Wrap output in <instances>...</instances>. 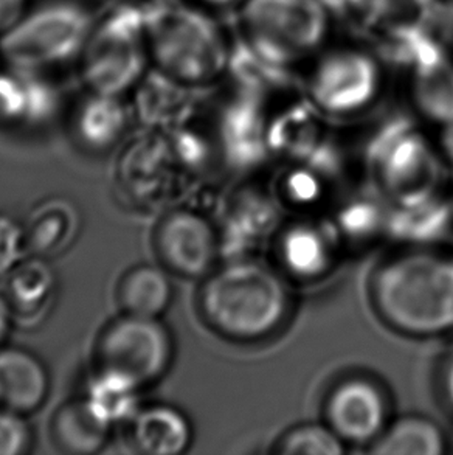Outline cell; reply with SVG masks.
<instances>
[{
    "instance_id": "cell-14",
    "label": "cell",
    "mask_w": 453,
    "mask_h": 455,
    "mask_svg": "<svg viewBox=\"0 0 453 455\" xmlns=\"http://www.w3.org/2000/svg\"><path fill=\"white\" fill-rule=\"evenodd\" d=\"M49 392V375L43 363L20 348L0 350V409L30 413Z\"/></svg>"
},
{
    "instance_id": "cell-31",
    "label": "cell",
    "mask_w": 453,
    "mask_h": 455,
    "mask_svg": "<svg viewBox=\"0 0 453 455\" xmlns=\"http://www.w3.org/2000/svg\"><path fill=\"white\" fill-rule=\"evenodd\" d=\"M30 6V0H0V36L12 30Z\"/></svg>"
},
{
    "instance_id": "cell-9",
    "label": "cell",
    "mask_w": 453,
    "mask_h": 455,
    "mask_svg": "<svg viewBox=\"0 0 453 455\" xmlns=\"http://www.w3.org/2000/svg\"><path fill=\"white\" fill-rule=\"evenodd\" d=\"M380 84L382 74L373 56L361 50H334L309 75L307 95L319 111L349 116L371 105Z\"/></svg>"
},
{
    "instance_id": "cell-36",
    "label": "cell",
    "mask_w": 453,
    "mask_h": 455,
    "mask_svg": "<svg viewBox=\"0 0 453 455\" xmlns=\"http://www.w3.org/2000/svg\"><path fill=\"white\" fill-rule=\"evenodd\" d=\"M203 5L216 6V8H224V6L232 5L238 0H199Z\"/></svg>"
},
{
    "instance_id": "cell-18",
    "label": "cell",
    "mask_w": 453,
    "mask_h": 455,
    "mask_svg": "<svg viewBox=\"0 0 453 455\" xmlns=\"http://www.w3.org/2000/svg\"><path fill=\"white\" fill-rule=\"evenodd\" d=\"M444 435L435 421L423 415H405L386 426L371 444L379 455H438L444 452Z\"/></svg>"
},
{
    "instance_id": "cell-1",
    "label": "cell",
    "mask_w": 453,
    "mask_h": 455,
    "mask_svg": "<svg viewBox=\"0 0 453 455\" xmlns=\"http://www.w3.org/2000/svg\"><path fill=\"white\" fill-rule=\"evenodd\" d=\"M376 313L394 331L432 338L453 330V257L425 246L384 259L370 280Z\"/></svg>"
},
{
    "instance_id": "cell-5",
    "label": "cell",
    "mask_w": 453,
    "mask_h": 455,
    "mask_svg": "<svg viewBox=\"0 0 453 455\" xmlns=\"http://www.w3.org/2000/svg\"><path fill=\"white\" fill-rule=\"evenodd\" d=\"M149 12L143 4H124L97 18L80 60L81 78L89 92L122 97L147 76L151 66Z\"/></svg>"
},
{
    "instance_id": "cell-4",
    "label": "cell",
    "mask_w": 453,
    "mask_h": 455,
    "mask_svg": "<svg viewBox=\"0 0 453 455\" xmlns=\"http://www.w3.org/2000/svg\"><path fill=\"white\" fill-rule=\"evenodd\" d=\"M97 16L80 0H45L0 36L4 66L47 74L80 62Z\"/></svg>"
},
{
    "instance_id": "cell-7",
    "label": "cell",
    "mask_w": 453,
    "mask_h": 455,
    "mask_svg": "<svg viewBox=\"0 0 453 455\" xmlns=\"http://www.w3.org/2000/svg\"><path fill=\"white\" fill-rule=\"evenodd\" d=\"M367 156L376 182L394 205L435 195L441 160L410 122L393 118L382 124L368 145Z\"/></svg>"
},
{
    "instance_id": "cell-19",
    "label": "cell",
    "mask_w": 453,
    "mask_h": 455,
    "mask_svg": "<svg viewBox=\"0 0 453 455\" xmlns=\"http://www.w3.org/2000/svg\"><path fill=\"white\" fill-rule=\"evenodd\" d=\"M126 122V109L120 97L89 92L76 109L75 128L83 142L103 149L120 139Z\"/></svg>"
},
{
    "instance_id": "cell-17",
    "label": "cell",
    "mask_w": 453,
    "mask_h": 455,
    "mask_svg": "<svg viewBox=\"0 0 453 455\" xmlns=\"http://www.w3.org/2000/svg\"><path fill=\"white\" fill-rule=\"evenodd\" d=\"M134 431L135 443L147 454H180L191 443L188 419L172 407H151L140 413Z\"/></svg>"
},
{
    "instance_id": "cell-20",
    "label": "cell",
    "mask_w": 453,
    "mask_h": 455,
    "mask_svg": "<svg viewBox=\"0 0 453 455\" xmlns=\"http://www.w3.org/2000/svg\"><path fill=\"white\" fill-rule=\"evenodd\" d=\"M411 97L417 112L432 124L453 122V64L448 58L413 72Z\"/></svg>"
},
{
    "instance_id": "cell-2",
    "label": "cell",
    "mask_w": 453,
    "mask_h": 455,
    "mask_svg": "<svg viewBox=\"0 0 453 455\" xmlns=\"http://www.w3.org/2000/svg\"><path fill=\"white\" fill-rule=\"evenodd\" d=\"M203 317L234 340L275 332L289 315L290 297L278 272L259 261L234 259L213 272L201 291Z\"/></svg>"
},
{
    "instance_id": "cell-3",
    "label": "cell",
    "mask_w": 453,
    "mask_h": 455,
    "mask_svg": "<svg viewBox=\"0 0 453 455\" xmlns=\"http://www.w3.org/2000/svg\"><path fill=\"white\" fill-rule=\"evenodd\" d=\"M151 68L185 86H205L226 74L232 47L221 27L196 6L160 2L147 27Z\"/></svg>"
},
{
    "instance_id": "cell-37",
    "label": "cell",
    "mask_w": 453,
    "mask_h": 455,
    "mask_svg": "<svg viewBox=\"0 0 453 455\" xmlns=\"http://www.w3.org/2000/svg\"><path fill=\"white\" fill-rule=\"evenodd\" d=\"M141 2H149V4H153V5H155V4H160V2H165V0H141Z\"/></svg>"
},
{
    "instance_id": "cell-23",
    "label": "cell",
    "mask_w": 453,
    "mask_h": 455,
    "mask_svg": "<svg viewBox=\"0 0 453 455\" xmlns=\"http://www.w3.org/2000/svg\"><path fill=\"white\" fill-rule=\"evenodd\" d=\"M319 122L305 106H294L267 124L269 149L289 156H313L319 148Z\"/></svg>"
},
{
    "instance_id": "cell-30",
    "label": "cell",
    "mask_w": 453,
    "mask_h": 455,
    "mask_svg": "<svg viewBox=\"0 0 453 455\" xmlns=\"http://www.w3.org/2000/svg\"><path fill=\"white\" fill-rule=\"evenodd\" d=\"M30 429L20 413L0 409V455H18L28 450Z\"/></svg>"
},
{
    "instance_id": "cell-16",
    "label": "cell",
    "mask_w": 453,
    "mask_h": 455,
    "mask_svg": "<svg viewBox=\"0 0 453 455\" xmlns=\"http://www.w3.org/2000/svg\"><path fill=\"white\" fill-rule=\"evenodd\" d=\"M449 221V205L435 193L417 203L393 204L386 232L409 246H427V243L441 236Z\"/></svg>"
},
{
    "instance_id": "cell-33",
    "label": "cell",
    "mask_w": 453,
    "mask_h": 455,
    "mask_svg": "<svg viewBox=\"0 0 453 455\" xmlns=\"http://www.w3.org/2000/svg\"><path fill=\"white\" fill-rule=\"evenodd\" d=\"M436 143H438V148L435 151L440 160L453 166V122L441 124V132Z\"/></svg>"
},
{
    "instance_id": "cell-35",
    "label": "cell",
    "mask_w": 453,
    "mask_h": 455,
    "mask_svg": "<svg viewBox=\"0 0 453 455\" xmlns=\"http://www.w3.org/2000/svg\"><path fill=\"white\" fill-rule=\"evenodd\" d=\"M8 325H10V309L5 300L0 297V340L5 338Z\"/></svg>"
},
{
    "instance_id": "cell-34",
    "label": "cell",
    "mask_w": 453,
    "mask_h": 455,
    "mask_svg": "<svg viewBox=\"0 0 453 455\" xmlns=\"http://www.w3.org/2000/svg\"><path fill=\"white\" fill-rule=\"evenodd\" d=\"M441 390L449 406L453 409V348L449 353L441 370Z\"/></svg>"
},
{
    "instance_id": "cell-10",
    "label": "cell",
    "mask_w": 453,
    "mask_h": 455,
    "mask_svg": "<svg viewBox=\"0 0 453 455\" xmlns=\"http://www.w3.org/2000/svg\"><path fill=\"white\" fill-rule=\"evenodd\" d=\"M326 425L349 444H373L388 426V398L378 382L353 376L328 395Z\"/></svg>"
},
{
    "instance_id": "cell-13",
    "label": "cell",
    "mask_w": 453,
    "mask_h": 455,
    "mask_svg": "<svg viewBox=\"0 0 453 455\" xmlns=\"http://www.w3.org/2000/svg\"><path fill=\"white\" fill-rule=\"evenodd\" d=\"M56 106L58 93L45 74L10 66L0 68V118L41 124Z\"/></svg>"
},
{
    "instance_id": "cell-28",
    "label": "cell",
    "mask_w": 453,
    "mask_h": 455,
    "mask_svg": "<svg viewBox=\"0 0 453 455\" xmlns=\"http://www.w3.org/2000/svg\"><path fill=\"white\" fill-rule=\"evenodd\" d=\"M388 212L390 210L380 209L379 204L370 199L353 201L338 212L334 228L338 236H346L351 240H368L379 234V230L386 232Z\"/></svg>"
},
{
    "instance_id": "cell-27",
    "label": "cell",
    "mask_w": 453,
    "mask_h": 455,
    "mask_svg": "<svg viewBox=\"0 0 453 455\" xmlns=\"http://www.w3.org/2000/svg\"><path fill=\"white\" fill-rule=\"evenodd\" d=\"M345 442L328 425L306 423L286 432L276 443L282 455H338L345 452Z\"/></svg>"
},
{
    "instance_id": "cell-24",
    "label": "cell",
    "mask_w": 453,
    "mask_h": 455,
    "mask_svg": "<svg viewBox=\"0 0 453 455\" xmlns=\"http://www.w3.org/2000/svg\"><path fill=\"white\" fill-rule=\"evenodd\" d=\"M382 53L390 61L413 72L446 60L441 44L424 27L382 33Z\"/></svg>"
},
{
    "instance_id": "cell-25",
    "label": "cell",
    "mask_w": 453,
    "mask_h": 455,
    "mask_svg": "<svg viewBox=\"0 0 453 455\" xmlns=\"http://www.w3.org/2000/svg\"><path fill=\"white\" fill-rule=\"evenodd\" d=\"M137 386L126 376L105 370L99 379L91 386L87 404L92 412L106 425L126 419L137 409Z\"/></svg>"
},
{
    "instance_id": "cell-11",
    "label": "cell",
    "mask_w": 453,
    "mask_h": 455,
    "mask_svg": "<svg viewBox=\"0 0 453 455\" xmlns=\"http://www.w3.org/2000/svg\"><path fill=\"white\" fill-rule=\"evenodd\" d=\"M160 255L172 271L185 277L209 274L219 255V238L205 218L188 210L166 216L157 234Z\"/></svg>"
},
{
    "instance_id": "cell-29",
    "label": "cell",
    "mask_w": 453,
    "mask_h": 455,
    "mask_svg": "<svg viewBox=\"0 0 453 455\" xmlns=\"http://www.w3.org/2000/svg\"><path fill=\"white\" fill-rule=\"evenodd\" d=\"M323 191V184L320 180V172L315 166L297 168L289 172L284 180V195L292 203L307 205L319 199Z\"/></svg>"
},
{
    "instance_id": "cell-6",
    "label": "cell",
    "mask_w": 453,
    "mask_h": 455,
    "mask_svg": "<svg viewBox=\"0 0 453 455\" xmlns=\"http://www.w3.org/2000/svg\"><path fill=\"white\" fill-rule=\"evenodd\" d=\"M239 18L247 45L286 68L319 49L330 30L322 0H245Z\"/></svg>"
},
{
    "instance_id": "cell-21",
    "label": "cell",
    "mask_w": 453,
    "mask_h": 455,
    "mask_svg": "<svg viewBox=\"0 0 453 455\" xmlns=\"http://www.w3.org/2000/svg\"><path fill=\"white\" fill-rule=\"evenodd\" d=\"M172 286L166 272L154 266H140L129 272L120 288V300L128 314L159 317L171 302Z\"/></svg>"
},
{
    "instance_id": "cell-15",
    "label": "cell",
    "mask_w": 453,
    "mask_h": 455,
    "mask_svg": "<svg viewBox=\"0 0 453 455\" xmlns=\"http://www.w3.org/2000/svg\"><path fill=\"white\" fill-rule=\"evenodd\" d=\"M221 139L226 156L236 164H251L267 151V124L257 97L244 93L226 105L221 117Z\"/></svg>"
},
{
    "instance_id": "cell-32",
    "label": "cell",
    "mask_w": 453,
    "mask_h": 455,
    "mask_svg": "<svg viewBox=\"0 0 453 455\" xmlns=\"http://www.w3.org/2000/svg\"><path fill=\"white\" fill-rule=\"evenodd\" d=\"M326 10L330 12H336L346 18L361 19L365 20L368 0H322Z\"/></svg>"
},
{
    "instance_id": "cell-22",
    "label": "cell",
    "mask_w": 453,
    "mask_h": 455,
    "mask_svg": "<svg viewBox=\"0 0 453 455\" xmlns=\"http://www.w3.org/2000/svg\"><path fill=\"white\" fill-rule=\"evenodd\" d=\"M109 426L84 403L68 404L58 413L55 435L64 450L75 454H92L103 448Z\"/></svg>"
},
{
    "instance_id": "cell-12",
    "label": "cell",
    "mask_w": 453,
    "mask_h": 455,
    "mask_svg": "<svg viewBox=\"0 0 453 455\" xmlns=\"http://www.w3.org/2000/svg\"><path fill=\"white\" fill-rule=\"evenodd\" d=\"M338 238L334 226L311 221H297L282 228L276 244L282 271L303 282L323 277L334 265Z\"/></svg>"
},
{
    "instance_id": "cell-8",
    "label": "cell",
    "mask_w": 453,
    "mask_h": 455,
    "mask_svg": "<svg viewBox=\"0 0 453 455\" xmlns=\"http://www.w3.org/2000/svg\"><path fill=\"white\" fill-rule=\"evenodd\" d=\"M99 351L105 370L126 376L141 387L165 375L172 359V340L157 317L128 314L106 330Z\"/></svg>"
},
{
    "instance_id": "cell-26",
    "label": "cell",
    "mask_w": 453,
    "mask_h": 455,
    "mask_svg": "<svg viewBox=\"0 0 453 455\" xmlns=\"http://www.w3.org/2000/svg\"><path fill=\"white\" fill-rule=\"evenodd\" d=\"M430 0H368L363 24L379 33L424 27Z\"/></svg>"
}]
</instances>
